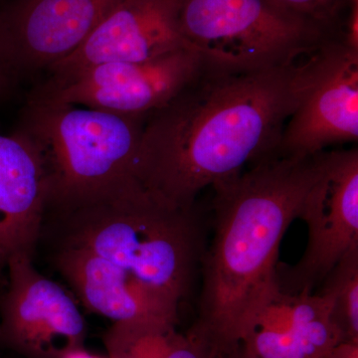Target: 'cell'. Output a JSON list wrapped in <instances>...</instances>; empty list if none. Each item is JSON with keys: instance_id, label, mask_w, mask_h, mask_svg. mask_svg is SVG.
Instances as JSON below:
<instances>
[{"instance_id": "obj_1", "label": "cell", "mask_w": 358, "mask_h": 358, "mask_svg": "<svg viewBox=\"0 0 358 358\" xmlns=\"http://www.w3.org/2000/svg\"><path fill=\"white\" fill-rule=\"evenodd\" d=\"M296 66H208L147 117L134 178L162 203L192 209L204 188L275 155L296 108Z\"/></svg>"}, {"instance_id": "obj_2", "label": "cell", "mask_w": 358, "mask_h": 358, "mask_svg": "<svg viewBox=\"0 0 358 358\" xmlns=\"http://www.w3.org/2000/svg\"><path fill=\"white\" fill-rule=\"evenodd\" d=\"M326 152L266 157L213 187L214 236L202 255L199 319L188 336L228 358L278 293L280 245L320 176Z\"/></svg>"}, {"instance_id": "obj_3", "label": "cell", "mask_w": 358, "mask_h": 358, "mask_svg": "<svg viewBox=\"0 0 358 358\" xmlns=\"http://www.w3.org/2000/svg\"><path fill=\"white\" fill-rule=\"evenodd\" d=\"M51 215L58 246L89 250L178 303L187 296L203 255L195 207L167 206L133 178Z\"/></svg>"}, {"instance_id": "obj_4", "label": "cell", "mask_w": 358, "mask_h": 358, "mask_svg": "<svg viewBox=\"0 0 358 358\" xmlns=\"http://www.w3.org/2000/svg\"><path fill=\"white\" fill-rule=\"evenodd\" d=\"M145 119L28 98L13 134L39 160L45 216L95 199L134 178Z\"/></svg>"}, {"instance_id": "obj_5", "label": "cell", "mask_w": 358, "mask_h": 358, "mask_svg": "<svg viewBox=\"0 0 358 358\" xmlns=\"http://www.w3.org/2000/svg\"><path fill=\"white\" fill-rule=\"evenodd\" d=\"M178 26L210 62L244 70L293 64L334 37L270 0H179Z\"/></svg>"}, {"instance_id": "obj_6", "label": "cell", "mask_w": 358, "mask_h": 358, "mask_svg": "<svg viewBox=\"0 0 358 358\" xmlns=\"http://www.w3.org/2000/svg\"><path fill=\"white\" fill-rule=\"evenodd\" d=\"M296 108L275 155L307 157L358 140V51L331 37L296 66Z\"/></svg>"}, {"instance_id": "obj_7", "label": "cell", "mask_w": 358, "mask_h": 358, "mask_svg": "<svg viewBox=\"0 0 358 358\" xmlns=\"http://www.w3.org/2000/svg\"><path fill=\"white\" fill-rule=\"evenodd\" d=\"M211 64L200 52L180 49L140 62L93 66L62 83L45 82L28 98L147 117Z\"/></svg>"}, {"instance_id": "obj_8", "label": "cell", "mask_w": 358, "mask_h": 358, "mask_svg": "<svg viewBox=\"0 0 358 358\" xmlns=\"http://www.w3.org/2000/svg\"><path fill=\"white\" fill-rule=\"evenodd\" d=\"M0 298V346L23 358H65L83 348L87 324L72 294L37 270L33 257L8 255Z\"/></svg>"}, {"instance_id": "obj_9", "label": "cell", "mask_w": 358, "mask_h": 358, "mask_svg": "<svg viewBox=\"0 0 358 358\" xmlns=\"http://www.w3.org/2000/svg\"><path fill=\"white\" fill-rule=\"evenodd\" d=\"M299 218L307 224V246L294 265L278 264V289L284 294L313 293L358 243L357 148L326 152Z\"/></svg>"}, {"instance_id": "obj_10", "label": "cell", "mask_w": 358, "mask_h": 358, "mask_svg": "<svg viewBox=\"0 0 358 358\" xmlns=\"http://www.w3.org/2000/svg\"><path fill=\"white\" fill-rule=\"evenodd\" d=\"M178 4L179 0H120L77 50L47 69L46 83H62L96 65L140 62L190 48L179 31Z\"/></svg>"}, {"instance_id": "obj_11", "label": "cell", "mask_w": 358, "mask_h": 358, "mask_svg": "<svg viewBox=\"0 0 358 358\" xmlns=\"http://www.w3.org/2000/svg\"><path fill=\"white\" fill-rule=\"evenodd\" d=\"M120 0H14L0 23L18 71L48 69L77 50Z\"/></svg>"}, {"instance_id": "obj_12", "label": "cell", "mask_w": 358, "mask_h": 358, "mask_svg": "<svg viewBox=\"0 0 358 358\" xmlns=\"http://www.w3.org/2000/svg\"><path fill=\"white\" fill-rule=\"evenodd\" d=\"M53 263L90 312L113 322L160 320L178 324V301L89 250L58 246Z\"/></svg>"}, {"instance_id": "obj_13", "label": "cell", "mask_w": 358, "mask_h": 358, "mask_svg": "<svg viewBox=\"0 0 358 358\" xmlns=\"http://www.w3.org/2000/svg\"><path fill=\"white\" fill-rule=\"evenodd\" d=\"M46 199L37 155L16 134H0V249L33 257L41 239Z\"/></svg>"}, {"instance_id": "obj_14", "label": "cell", "mask_w": 358, "mask_h": 358, "mask_svg": "<svg viewBox=\"0 0 358 358\" xmlns=\"http://www.w3.org/2000/svg\"><path fill=\"white\" fill-rule=\"evenodd\" d=\"M343 341L331 301L320 294H300L287 303L280 333L257 329L243 343L260 358H324Z\"/></svg>"}, {"instance_id": "obj_15", "label": "cell", "mask_w": 358, "mask_h": 358, "mask_svg": "<svg viewBox=\"0 0 358 358\" xmlns=\"http://www.w3.org/2000/svg\"><path fill=\"white\" fill-rule=\"evenodd\" d=\"M108 358H213L206 346L160 320L114 322L103 334Z\"/></svg>"}, {"instance_id": "obj_16", "label": "cell", "mask_w": 358, "mask_h": 358, "mask_svg": "<svg viewBox=\"0 0 358 358\" xmlns=\"http://www.w3.org/2000/svg\"><path fill=\"white\" fill-rule=\"evenodd\" d=\"M320 293L331 301V320L343 341H358V243L339 259Z\"/></svg>"}, {"instance_id": "obj_17", "label": "cell", "mask_w": 358, "mask_h": 358, "mask_svg": "<svg viewBox=\"0 0 358 358\" xmlns=\"http://www.w3.org/2000/svg\"><path fill=\"white\" fill-rule=\"evenodd\" d=\"M275 6L317 23L331 31L345 0H270Z\"/></svg>"}, {"instance_id": "obj_18", "label": "cell", "mask_w": 358, "mask_h": 358, "mask_svg": "<svg viewBox=\"0 0 358 358\" xmlns=\"http://www.w3.org/2000/svg\"><path fill=\"white\" fill-rule=\"evenodd\" d=\"M18 72L0 23V99L6 95Z\"/></svg>"}, {"instance_id": "obj_19", "label": "cell", "mask_w": 358, "mask_h": 358, "mask_svg": "<svg viewBox=\"0 0 358 358\" xmlns=\"http://www.w3.org/2000/svg\"><path fill=\"white\" fill-rule=\"evenodd\" d=\"M341 38L348 47L358 51V4L350 6L345 32Z\"/></svg>"}, {"instance_id": "obj_20", "label": "cell", "mask_w": 358, "mask_h": 358, "mask_svg": "<svg viewBox=\"0 0 358 358\" xmlns=\"http://www.w3.org/2000/svg\"><path fill=\"white\" fill-rule=\"evenodd\" d=\"M324 358H358V341L339 343Z\"/></svg>"}, {"instance_id": "obj_21", "label": "cell", "mask_w": 358, "mask_h": 358, "mask_svg": "<svg viewBox=\"0 0 358 358\" xmlns=\"http://www.w3.org/2000/svg\"><path fill=\"white\" fill-rule=\"evenodd\" d=\"M228 358H260L258 355L254 352L252 350L251 346L247 345V343H242L241 346L238 348L236 352L233 353L231 357Z\"/></svg>"}, {"instance_id": "obj_22", "label": "cell", "mask_w": 358, "mask_h": 358, "mask_svg": "<svg viewBox=\"0 0 358 358\" xmlns=\"http://www.w3.org/2000/svg\"><path fill=\"white\" fill-rule=\"evenodd\" d=\"M65 358H103L99 355H93V353L87 352L85 348H80V350H74L70 352L69 355H66Z\"/></svg>"}, {"instance_id": "obj_23", "label": "cell", "mask_w": 358, "mask_h": 358, "mask_svg": "<svg viewBox=\"0 0 358 358\" xmlns=\"http://www.w3.org/2000/svg\"><path fill=\"white\" fill-rule=\"evenodd\" d=\"M7 259H8V254L0 249V282L3 279L4 272L6 271Z\"/></svg>"}, {"instance_id": "obj_24", "label": "cell", "mask_w": 358, "mask_h": 358, "mask_svg": "<svg viewBox=\"0 0 358 358\" xmlns=\"http://www.w3.org/2000/svg\"><path fill=\"white\" fill-rule=\"evenodd\" d=\"M346 3H350V6L353 4H358V0H345Z\"/></svg>"}]
</instances>
